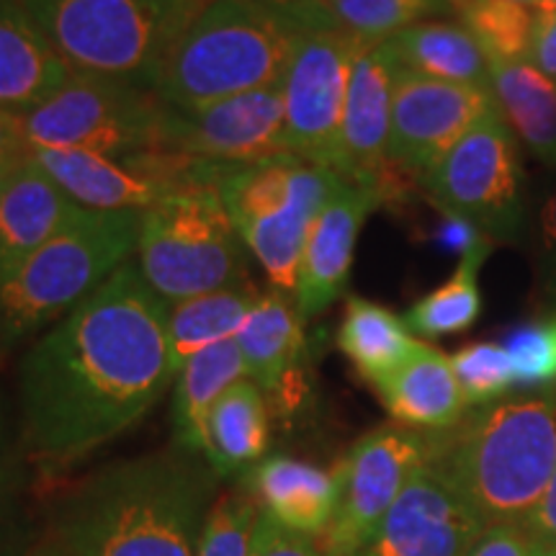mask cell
I'll return each instance as SVG.
<instances>
[{"instance_id": "12", "label": "cell", "mask_w": 556, "mask_h": 556, "mask_svg": "<svg viewBox=\"0 0 556 556\" xmlns=\"http://www.w3.org/2000/svg\"><path fill=\"white\" fill-rule=\"evenodd\" d=\"M430 433L384 426L366 433L336 471V518L323 536L330 556H361L405 484L430 458Z\"/></svg>"}, {"instance_id": "29", "label": "cell", "mask_w": 556, "mask_h": 556, "mask_svg": "<svg viewBox=\"0 0 556 556\" xmlns=\"http://www.w3.org/2000/svg\"><path fill=\"white\" fill-rule=\"evenodd\" d=\"M420 340L392 309L368 299L351 296L338 330V348L351 358L358 374L377 384L397 368Z\"/></svg>"}, {"instance_id": "43", "label": "cell", "mask_w": 556, "mask_h": 556, "mask_svg": "<svg viewBox=\"0 0 556 556\" xmlns=\"http://www.w3.org/2000/svg\"><path fill=\"white\" fill-rule=\"evenodd\" d=\"M31 152L21 116L0 109V160H26Z\"/></svg>"}, {"instance_id": "8", "label": "cell", "mask_w": 556, "mask_h": 556, "mask_svg": "<svg viewBox=\"0 0 556 556\" xmlns=\"http://www.w3.org/2000/svg\"><path fill=\"white\" fill-rule=\"evenodd\" d=\"M340 176L296 155L235 165L217 191L268 287L294 296L304 245Z\"/></svg>"}, {"instance_id": "15", "label": "cell", "mask_w": 556, "mask_h": 556, "mask_svg": "<svg viewBox=\"0 0 556 556\" xmlns=\"http://www.w3.org/2000/svg\"><path fill=\"white\" fill-rule=\"evenodd\" d=\"M29 157L75 204L96 212H148L191 189V160L170 150L114 160L80 150L31 148Z\"/></svg>"}, {"instance_id": "9", "label": "cell", "mask_w": 556, "mask_h": 556, "mask_svg": "<svg viewBox=\"0 0 556 556\" xmlns=\"http://www.w3.org/2000/svg\"><path fill=\"white\" fill-rule=\"evenodd\" d=\"M18 116L31 148L114 160L163 150L165 103L137 83L73 73L58 93Z\"/></svg>"}, {"instance_id": "37", "label": "cell", "mask_w": 556, "mask_h": 556, "mask_svg": "<svg viewBox=\"0 0 556 556\" xmlns=\"http://www.w3.org/2000/svg\"><path fill=\"white\" fill-rule=\"evenodd\" d=\"M250 556H330L325 548L323 539L307 536V533H296L283 528L263 510L258 539Z\"/></svg>"}, {"instance_id": "40", "label": "cell", "mask_w": 556, "mask_h": 556, "mask_svg": "<svg viewBox=\"0 0 556 556\" xmlns=\"http://www.w3.org/2000/svg\"><path fill=\"white\" fill-rule=\"evenodd\" d=\"M528 62L539 67L546 78L556 80V11H539L536 34H533Z\"/></svg>"}, {"instance_id": "31", "label": "cell", "mask_w": 556, "mask_h": 556, "mask_svg": "<svg viewBox=\"0 0 556 556\" xmlns=\"http://www.w3.org/2000/svg\"><path fill=\"white\" fill-rule=\"evenodd\" d=\"M338 29L351 34L361 45H381L407 26L446 16L443 0H317Z\"/></svg>"}, {"instance_id": "14", "label": "cell", "mask_w": 556, "mask_h": 556, "mask_svg": "<svg viewBox=\"0 0 556 556\" xmlns=\"http://www.w3.org/2000/svg\"><path fill=\"white\" fill-rule=\"evenodd\" d=\"M497 111L490 88L443 83L400 70L392 101L389 163L402 176L422 178L467 131Z\"/></svg>"}, {"instance_id": "7", "label": "cell", "mask_w": 556, "mask_h": 556, "mask_svg": "<svg viewBox=\"0 0 556 556\" xmlns=\"http://www.w3.org/2000/svg\"><path fill=\"white\" fill-rule=\"evenodd\" d=\"M248 248L217 189L191 186L139 217L135 263L165 304L248 281Z\"/></svg>"}, {"instance_id": "42", "label": "cell", "mask_w": 556, "mask_h": 556, "mask_svg": "<svg viewBox=\"0 0 556 556\" xmlns=\"http://www.w3.org/2000/svg\"><path fill=\"white\" fill-rule=\"evenodd\" d=\"M523 526L536 541H554L556 544V471H554V477L548 479V486H546L544 497L539 500L536 510L528 516Z\"/></svg>"}, {"instance_id": "13", "label": "cell", "mask_w": 556, "mask_h": 556, "mask_svg": "<svg viewBox=\"0 0 556 556\" xmlns=\"http://www.w3.org/2000/svg\"><path fill=\"white\" fill-rule=\"evenodd\" d=\"M163 150L217 165H255L291 155L283 80L204 106L165 103Z\"/></svg>"}, {"instance_id": "27", "label": "cell", "mask_w": 556, "mask_h": 556, "mask_svg": "<svg viewBox=\"0 0 556 556\" xmlns=\"http://www.w3.org/2000/svg\"><path fill=\"white\" fill-rule=\"evenodd\" d=\"M490 88L495 106L510 131L556 170V80L531 62H490Z\"/></svg>"}, {"instance_id": "5", "label": "cell", "mask_w": 556, "mask_h": 556, "mask_svg": "<svg viewBox=\"0 0 556 556\" xmlns=\"http://www.w3.org/2000/svg\"><path fill=\"white\" fill-rule=\"evenodd\" d=\"M142 212L78 208L0 287V353L41 336L135 258Z\"/></svg>"}, {"instance_id": "10", "label": "cell", "mask_w": 556, "mask_h": 556, "mask_svg": "<svg viewBox=\"0 0 556 556\" xmlns=\"http://www.w3.org/2000/svg\"><path fill=\"white\" fill-rule=\"evenodd\" d=\"M420 186L443 214L469 219L490 240H518L526 225L518 137L500 111L458 139Z\"/></svg>"}, {"instance_id": "24", "label": "cell", "mask_w": 556, "mask_h": 556, "mask_svg": "<svg viewBox=\"0 0 556 556\" xmlns=\"http://www.w3.org/2000/svg\"><path fill=\"white\" fill-rule=\"evenodd\" d=\"M248 379V366L238 340H227L186 361L173 379V430L176 446L204 456L206 422L222 394Z\"/></svg>"}, {"instance_id": "45", "label": "cell", "mask_w": 556, "mask_h": 556, "mask_svg": "<svg viewBox=\"0 0 556 556\" xmlns=\"http://www.w3.org/2000/svg\"><path fill=\"white\" fill-rule=\"evenodd\" d=\"M443 3H448V5H451V11H456L458 16H462L464 11L475 9V5L482 3V0H443Z\"/></svg>"}, {"instance_id": "3", "label": "cell", "mask_w": 556, "mask_h": 556, "mask_svg": "<svg viewBox=\"0 0 556 556\" xmlns=\"http://www.w3.org/2000/svg\"><path fill=\"white\" fill-rule=\"evenodd\" d=\"M323 24L336 21L317 0H204L160 65L152 90L168 106L191 109L276 86L299 37Z\"/></svg>"}, {"instance_id": "21", "label": "cell", "mask_w": 556, "mask_h": 556, "mask_svg": "<svg viewBox=\"0 0 556 556\" xmlns=\"http://www.w3.org/2000/svg\"><path fill=\"white\" fill-rule=\"evenodd\" d=\"M70 75L21 0H0V109L26 114L58 93Z\"/></svg>"}, {"instance_id": "49", "label": "cell", "mask_w": 556, "mask_h": 556, "mask_svg": "<svg viewBox=\"0 0 556 556\" xmlns=\"http://www.w3.org/2000/svg\"><path fill=\"white\" fill-rule=\"evenodd\" d=\"M516 3H523V5H539L541 0H516Z\"/></svg>"}, {"instance_id": "6", "label": "cell", "mask_w": 556, "mask_h": 556, "mask_svg": "<svg viewBox=\"0 0 556 556\" xmlns=\"http://www.w3.org/2000/svg\"><path fill=\"white\" fill-rule=\"evenodd\" d=\"M204 0H21L73 73L152 88Z\"/></svg>"}, {"instance_id": "48", "label": "cell", "mask_w": 556, "mask_h": 556, "mask_svg": "<svg viewBox=\"0 0 556 556\" xmlns=\"http://www.w3.org/2000/svg\"><path fill=\"white\" fill-rule=\"evenodd\" d=\"M536 9L539 11H556V0H541Z\"/></svg>"}, {"instance_id": "44", "label": "cell", "mask_w": 556, "mask_h": 556, "mask_svg": "<svg viewBox=\"0 0 556 556\" xmlns=\"http://www.w3.org/2000/svg\"><path fill=\"white\" fill-rule=\"evenodd\" d=\"M21 163H24V160H0V193L9 186V180L13 178V173H16Z\"/></svg>"}, {"instance_id": "50", "label": "cell", "mask_w": 556, "mask_h": 556, "mask_svg": "<svg viewBox=\"0 0 556 556\" xmlns=\"http://www.w3.org/2000/svg\"><path fill=\"white\" fill-rule=\"evenodd\" d=\"M5 556H26V552H13V554H5Z\"/></svg>"}, {"instance_id": "34", "label": "cell", "mask_w": 556, "mask_h": 556, "mask_svg": "<svg viewBox=\"0 0 556 556\" xmlns=\"http://www.w3.org/2000/svg\"><path fill=\"white\" fill-rule=\"evenodd\" d=\"M451 366L471 407H484L516 387V368L497 343H475L451 356Z\"/></svg>"}, {"instance_id": "47", "label": "cell", "mask_w": 556, "mask_h": 556, "mask_svg": "<svg viewBox=\"0 0 556 556\" xmlns=\"http://www.w3.org/2000/svg\"><path fill=\"white\" fill-rule=\"evenodd\" d=\"M26 556H65V554H62L60 548L52 544V546H41V548H37V552H29Z\"/></svg>"}, {"instance_id": "30", "label": "cell", "mask_w": 556, "mask_h": 556, "mask_svg": "<svg viewBox=\"0 0 556 556\" xmlns=\"http://www.w3.org/2000/svg\"><path fill=\"white\" fill-rule=\"evenodd\" d=\"M490 250L492 245L471 250L469 255H464L456 274L441 289L430 291L428 296L415 302V307L402 317L413 336H454V332L469 330L477 323L479 312H482V294H479L477 278Z\"/></svg>"}, {"instance_id": "46", "label": "cell", "mask_w": 556, "mask_h": 556, "mask_svg": "<svg viewBox=\"0 0 556 556\" xmlns=\"http://www.w3.org/2000/svg\"><path fill=\"white\" fill-rule=\"evenodd\" d=\"M533 556H556V544L554 541H536V552Z\"/></svg>"}, {"instance_id": "18", "label": "cell", "mask_w": 556, "mask_h": 556, "mask_svg": "<svg viewBox=\"0 0 556 556\" xmlns=\"http://www.w3.org/2000/svg\"><path fill=\"white\" fill-rule=\"evenodd\" d=\"M381 206V197L368 186L340 178L319 208L304 245L294 302L302 317H315L345 291L361 227Z\"/></svg>"}, {"instance_id": "4", "label": "cell", "mask_w": 556, "mask_h": 556, "mask_svg": "<svg viewBox=\"0 0 556 556\" xmlns=\"http://www.w3.org/2000/svg\"><path fill=\"white\" fill-rule=\"evenodd\" d=\"M430 458L490 523H520L556 471V402L526 397L484 405L430 433Z\"/></svg>"}, {"instance_id": "35", "label": "cell", "mask_w": 556, "mask_h": 556, "mask_svg": "<svg viewBox=\"0 0 556 556\" xmlns=\"http://www.w3.org/2000/svg\"><path fill=\"white\" fill-rule=\"evenodd\" d=\"M503 348L516 368V387H556V312L513 328Z\"/></svg>"}, {"instance_id": "2", "label": "cell", "mask_w": 556, "mask_h": 556, "mask_svg": "<svg viewBox=\"0 0 556 556\" xmlns=\"http://www.w3.org/2000/svg\"><path fill=\"white\" fill-rule=\"evenodd\" d=\"M217 475L184 448L109 464L62 503L54 546L65 556H199Z\"/></svg>"}, {"instance_id": "38", "label": "cell", "mask_w": 556, "mask_h": 556, "mask_svg": "<svg viewBox=\"0 0 556 556\" xmlns=\"http://www.w3.org/2000/svg\"><path fill=\"white\" fill-rule=\"evenodd\" d=\"M536 539L520 523H490L467 556H533Z\"/></svg>"}, {"instance_id": "25", "label": "cell", "mask_w": 556, "mask_h": 556, "mask_svg": "<svg viewBox=\"0 0 556 556\" xmlns=\"http://www.w3.org/2000/svg\"><path fill=\"white\" fill-rule=\"evenodd\" d=\"M387 45L407 73L443 83L490 88V62L462 21L458 24L433 18L420 21L394 34L392 39H387Z\"/></svg>"}, {"instance_id": "36", "label": "cell", "mask_w": 556, "mask_h": 556, "mask_svg": "<svg viewBox=\"0 0 556 556\" xmlns=\"http://www.w3.org/2000/svg\"><path fill=\"white\" fill-rule=\"evenodd\" d=\"M533 261L539 283L556 304V184L541 197L533 222Z\"/></svg>"}, {"instance_id": "26", "label": "cell", "mask_w": 556, "mask_h": 556, "mask_svg": "<svg viewBox=\"0 0 556 556\" xmlns=\"http://www.w3.org/2000/svg\"><path fill=\"white\" fill-rule=\"evenodd\" d=\"M270 441V402L253 379L222 394L206 422L204 458L217 477L258 464Z\"/></svg>"}, {"instance_id": "1", "label": "cell", "mask_w": 556, "mask_h": 556, "mask_svg": "<svg viewBox=\"0 0 556 556\" xmlns=\"http://www.w3.org/2000/svg\"><path fill=\"white\" fill-rule=\"evenodd\" d=\"M168 307L129 261L34 340L18 366L26 458L70 467L144 420L176 379Z\"/></svg>"}, {"instance_id": "17", "label": "cell", "mask_w": 556, "mask_h": 556, "mask_svg": "<svg viewBox=\"0 0 556 556\" xmlns=\"http://www.w3.org/2000/svg\"><path fill=\"white\" fill-rule=\"evenodd\" d=\"M484 520L428 458L389 507L361 556H467Z\"/></svg>"}, {"instance_id": "22", "label": "cell", "mask_w": 556, "mask_h": 556, "mask_svg": "<svg viewBox=\"0 0 556 556\" xmlns=\"http://www.w3.org/2000/svg\"><path fill=\"white\" fill-rule=\"evenodd\" d=\"M374 389L400 426L430 433L454 428L469 407L451 358L426 343H417L415 351Z\"/></svg>"}, {"instance_id": "20", "label": "cell", "mask_w": 556, "mask_h": 556, "mask_svg": "<svg viewBox=\"0 0 556 556\" xmlns=\"http://www.w3.org/2000/svg\"><path fill=\"white\" fill-rule=\"evenodd\" d=\"M78 208L31 157H26L0 193V287L47 245Z\"/></svg>"}, {"instance_id": "32", "label": "cell", "mask_w": 556, "mask_h": 556, "mask_svg": "<svg viewBox=\"0 0 556 556\" xmlns=\"http://www.w3.org/2000/svg\"><path fill=\"white\" fill-rule=\"evenodd\" d=\"M458 18L482 47L486 62H528L539 21L536 5H523L516 0H482Z\"/></svg>"}, {"instance_id": "28", "label": "cell", "mask_w": 556, "mask_h": 556, "mask_svg": "<svg viewBox=\"0 0 556 556\" xmlns=\"http://www.w3.org/2000/svg\"><path fill=\"white\" fill-rule=\"evenodd\" d=\"M261 289L242 283L235 289L186 299L168 307V353L173 374L197 353L240 336Z\"/></svg>"}, {"instance_id": "11", "label": "cell", "mask_w": 556, "mask_h": 556, "mask_svg": "<svg viewBox=\"0 0 556 556\" xmlns=\"http://www.w3.org/2000/svg\"><path fill=\"white\" fill-rule=\"evenodd\" d=\"M361 47L366 45L336 24L312 26L299 37L283 75L289 152L336 176L348 86Z\"/></svg>"}, {"instance_id": "41", "label": "cell", "mask_w": 556, "mask_h": 556, "mask_svg": "<svg viewBox=\"0 0 556 556\" xmlns=\"http://www.w3.org/2000/svg\"><path fill=\"white\" fill-rule=\"evenodd\" d=\"M26 552V533L21 526L18 490H0V556Z\"/></svg>"}, {"instance_id": "39", "label": "cell", "mask_w": 556, "mask_h": 556, "mask_svg": "<svg viewBox=\"0 0 556 556\" xmlns=\"http://www.w3.org/2000/svg\"><path fill=\"white\" fill-rule=\"evenodd\" d=\"M24 446L18 430H13L3 389H0V490H18L24 477Z\"/></svg>"}, {"instance_id": "19", "label": "cell", "mask_w": 556, "mask_h": 556, "mask_svg": "<svg viewBox=\"0 0 556 556\" xmlns=\"http://www.w3.org/2000/svg\"><path fill=\"white\" fill-rule=\"evenodd\" d=\"M235 340L245 358L248 379H253L266 392L276 413H296L307 397V377H304L307 338L294 296L270 287L263 289Z\"/></svg>"}, {"instance_id": "16", "label": "cell", "mask_w": 556, "mask_h": 556, "mask_svg": "<svg viewBox=\"0 0 556 556\" xmlns=\"http://www.w3.org/2000/svg\"><path fill=\"white\" fill-rule=\"evenodd\" d=\"M400 70L387 41L361 47L353 62L340 129L338 176L374 189L381 204L400 201L407 191V176L389 163L392 101Z\"/></svg>"}, {"instance_id": "33", "label": "cell", "mask_w": 556, "mask_h": 556, "mask_svg": "<svg viewBox=\"0 0 556 556\" xmlns=\"http://www.w3.org/2000/svg\"><path fill=\"white\" fill-rule=\"evenodd\" d=\"M261 518L263 507L245 486L214 500L201 531L199 556H250L258 539Z\"/></svg>"}, {"instance_id": "23", "label": "cell", "mask_w": 556, "mask_h": 556, "mask_svg": "<svg viewBox=\"0 0 556 556\" xmlns=\"http://www.w3.org/2000/svg\"><path fill=\"white\" fill-rule=\"evenodd\" d=\"M245 490L283 528L323 539L336 518L338 479L289 456L261 458L248 469Z\"/></svg>"}]
</instances>
